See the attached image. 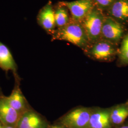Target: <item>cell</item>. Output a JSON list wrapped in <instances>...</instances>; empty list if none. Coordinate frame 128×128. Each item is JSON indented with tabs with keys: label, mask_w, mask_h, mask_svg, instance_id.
Here are the masks:
<instances>
[{
	"label": "cell",
	"mask_w": 128,
	"mask_h": 128,
	"mask_svg": "<svg viewBox=\"0 0 128 128\" xmlns=\"http://www.w3.org/2000/svg\"><path fill=\"white\" fill-rule=\"evenodd\" d=\"M116 0H93L95 6L104 12H107Z\"/></svg>",
	"instance_id": "17"
},
{
	"label": "cell",
	"mask_w": 128,
	"mask_h": 128,
	"mask_svg": "<svg viewBox=\"0 0 128 128\" xmlns=\"http://www.w3.org/2000/svg\"></svg>",
	"instance_id": "23"
},
{
	"label": "cell",
	"mask_w": 128,
	"mask_h": 128,
	"mask_svg": "<svg viewBox=\"0 0 128 128\" xmlns=\"http://www.w3.org/2000/svg\"><path fill=\"white\" fill-rule=\"evenodd\" d=\"M119 128H128V125H124Z\"/></svg>",
	"instance_id": "20"
},
{
	"label": "cell",
	"mask_w": 128,
	"mask_h": 128,
	"mask_svg": "<svg viewBox=\"0 0 128 128\" xmlns=\"http://www.w3.org/2000/svg\"><path fill=\"white\" fill-rule=\"evenodd\" d=\"M40 119L38 115L33 112H26L18 120V128H30L31 125Z\"/></svg>",
	"instance_id": "15"
},
{
	"label": "cell",
	"mask_w": 128,
	"mask_h": 128,
	"mask_svg": "<svg viewBox=\"0 0 128 128\" xmlns=\"http://www.w3.org/2000/svg\"><path fill=\"white\" fill-rule=\"evenodd\" d=\"M4 128H14V127H12V126H5V127H4Z\"/></svg>",
	"instance_id": "21"
},
{
	"label": "cell",
	"mask_w": 128,
	"mask_h": 128,
	"mask_svg": "<svg viewBox=\"0 0 128 128\" xmlns=\"http://www.w3.org/2000/svg\"><path fill=\"white\" fill-rule=\"evenodd\" d=\"M55 22L56 27H63L70 22L71 18H70L68 9L60 2L54 9Z\"/></svg>",
	"instance_id": "12"
},
{
	"label": "cell",
	"mask_w": 128,
	"mask_h": 128,
	"mask_svg": "<svg viewBox=\"0 0 128 128\" xmlns=\"http://www.w3.org/2000/svg\"><path fill=\"white\" fill-rule=\"evenodd\" d=\"M0 128H4L3 127H2V126L0 125Z\"/></svg>",
	"instance_id": "22"
},
{
	"label": "cell",
	"mask_w": 128,
	"mask_h": 128,
	"mask_svg": "<svg viewBox=\"0 0 128 128\" xmlns=\"http://www.w3.org/2000/svg\"><path fill=\"white\" fill-rule=\"evenodd\" d=\"M48 128H63V127L62 126H59V125H55V126H51L50 127Z\"/></svg>",
	"instance_id": "19"
},
{
	"label": "cell",
	"mask_w": 128,
	"mask_h": 128,
	"mask_svg": "<svg viewBox=\"0 0 128 128\" xmlns=\"http://www.w3.org/2000/svg\"><path fill=\"white\" fill-rule=\"evenodd\" d=\"M128 117V107L120 105L115 107L110 112V122L114 124L123 123Z\"/></svg>",
	"instance_id": "13"
},
{
	"label": "cell",
	"mask_w": 128,
	"mask_h": 128,
	"mask_svg": "<svg viewBox=\"0 0 128 128\" xmlns=\"http://www.w3.org/2000/svg\"><path fill=\"white\" fill-rule=\"evenodd\" d=\"M110 112L108 110H99L92 113L90 119L91 128H111Z\"/></svg>",
	"instance_id": "10"
},
{
	"label": "cell",
	"mask_w": 128,
	"mask_h": 128,
	"mask_svg": "<svg viewBox=\"0 0 128 128\" xmlns=\"http://www.w3.org/2000/svg\"><path fill=\"white\" fill-rule=\"evenodd\" d=\"M52 35L54 40L68 41L84 51L91 45L82 24L72 18L64 27L55 30Z\"/></svg>",
	"instance_id": "1"
},
{
	"label": "cell",
	"mask_w": 128,
	"mask_h": 128,
	"mask_svg": "<svg viewBox=\"0 0 128 128\" xmlns=\"http://www.w3.org/2000/svg\"><path fill=\"white\" fill-rule=\"evenodd\" d=\"M125 25L105 15L102 25L101 38L117 45L125 36Z\"/></svg>",
	"instance_id": "4"
},
{
	"label": "cell",
	"mask_w": 128,
	"mask_h": 128,
	"mask_svg": "<svg viewBox=\"0 0 128 128\" xmlns=\"http://www.w3.org/2000/svg\"><path fill=\"white\" fill-rule=\"evenodd\" d=\"M38 24L46 32L52 35L56 27L54 9L49 2L41 9L37 16Z\"/></svg>",
	"instance_id": "7"
},
{
	"label": "cell",
	"mask_w": 128,
	"mask_h": 128,
	"mask_svg": "<svg viewBox=\"0 0 128 128\" xmlns=\"http://www.w3.org/2000/svg\"><path fill=\"white\" fill-rule=\"evenodd\" d=\"M91 114L87 108H78L66 115L62 123L68 128H89Z\"/></svg>",
	"instance_id": "5"
},
{
	"label": "cell",
	"mask_w": 128,
	"mask_h": 128,
	"mask_svg": "<svg viewBox=\"0 0 128 128\" xmlns=\"http://www.w3.org/2000/svg\"><path fill=\"white\" fill-rule=\"evenodd\" d=\"M41 126V120L40 119L30 126V128H40Z\"/></svg>",
	"instance_id": "18"
},
{
	"label": "cell",
	"mask_w": 128,
	"mask_h": 128,
	"mask_svg": "<svg viewBox=\"0 0 128 128\" xmlns=\"http://www.w3.org/2000/svg\"><path fill=\"white\" fill-rule=\"evenodd\" d=\"M118 53L120 62L123 64H128V33L123 38Z\"/></svg>",
	"instance_id": "16"
},
{
	"label": "cell",
	"mask_w": 128,
	"mask_h": 128,
	"mask_svg": "<svg viewBox=\"0 0 128 128\" xmlns=\"http://www.w3.org/2000/svg\"><path fill=\"white\" fill-rule=\"evenodd\" d=\"M71 14V18L80 22L95 6L93 0H77L73 2H62Z\"/></svg>",
	"instance_id": "6"
},
{
	"label": "cell",
	"mask_w": 128,
	"mask_h": 128,
	"mask_svg": "<svg viewBox=\"0 0 128 128\" xmlns=\"http://www.w3.org/2000/svg\"><path fill=\"white\" fill-rule=\"evenodd\" d=\"M104 13L95 6L80 22L84 28L90 44L101 39L102 25Z\"/></svg>",
	"instance_id": "2"
},
{
	"label": "cell",
	"mask_w": 128,
	"mask_h": 128,
	"mask_svg": "<svg viewBox=\"0 0 128 128\" xmlns=\"http://www.w3.org/2000/svg\"><path fill=\"white\" fill-rule=\"evenodd\" d=\"M106 15L125 25L128 22V0H116L107 10Z\"/></svg>",
	"instance_id": "8"
},
{
	"label": "cell",
	"mask_w": 128,
	"mask_h": 128,
	"mask_svg": "<svg viewBox=\"0 0 128 128\" xmlns=\"http://www.w3.org/2000/svg\"><path fill=\"white\" fill-rule=\"evenodd\" d=\"M116 46L101 38L91 44L84 52L92 59L102 61H110L113 60L119 52Z\"/></svg>",
	"instance_id": "3"
},
{
	"label": "cell",
	"mask_w": 128,
	"mask_h": 128,
	"mask_svg": "<svg viewBox=\"0 0 128 128\" xmlns=\"http://www.w3.org/2000/svg\"><path fill=\"white\" fill-rule=\"evenodd\" d=\"M18 112L7 103L5 98L0 99V120L9 125L15 124L18 120Z\"/></svg>",
	"instance_id": "9"
},
{
	"label": "cell",
	"mask_w": 128,
	"mask_h": 128,
	"mask_svg": "<svg viewBox=\"0 0 128 128\" xmlns=\"http://www.w3.org/2000/svg\"><path fill=\"white\" fill-rule=\"evenodd\" d=\"M5 99L12 107L18 112L25 107L24 99L18 90L14 91L9 97L5 98Z\"/></svg>",
	"instance_id": "14"
},
{
	"label": "cell",
	"mask_w": 128,
	"mask_h": 128,
	"mask_svg": "<svg viewBox=\"0 0 128 128\" xmlns=\"http://www.w3.org/2000/svg\"><path fill=\"white\" fill-rule=\"evenodd\" d=\"M0 68L5 70L16 68V64L9 49L0 41Z\"/></svg>",
	"instance_id": "11"
}]
</instances>
